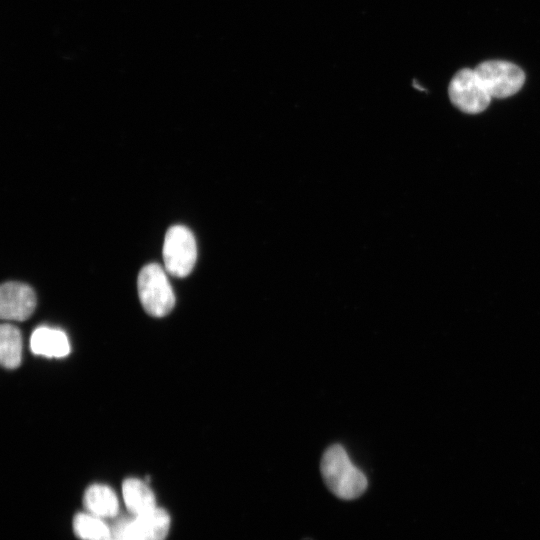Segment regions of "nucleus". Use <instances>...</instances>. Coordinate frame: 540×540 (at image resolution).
Instances as JSON below:
<instances>
[{"instance_id":"obj_6","label":"nucleus","mask_w":540,"mask_h":540,"mask_svg":"<svg viewBox=\"0 0 540 540\" xmlns=\"http://www.w3.org/2000/svg\"><path fill=\"white\" fill-rule=\"evenodd\" d=\"M448 94L451 102L462 112L477 114L484 111L491 96L483 86L475 70L464 68L452 77Z\"/></svg>"},{"instance_id":"obj_5","label":"nucleus","mask_w":540,"mask_h":540,"mask_svg":"<svg viewBox=\"0 0 540 540\" xmlns=\"http://www.w3.org/2000/svg\"><path fill=\"white\" fill-rule=\"evenodd\" d=\"M474 70L491 98L512 96L525 81V74L520 67L503 60L482 62Z\"/></svg>"},{"instance_id":"obj_9","label":"nucleus","mask_w":540,"mask_h":540,"mask_svg":"<svg viewBox=\"0 0 540 540\" xmlns=\"http://www.w3.org/2000/svg\"><path fill=\"white\" fill-rule=\"evenodd\" d=\"M83 504L88 513L102 519L113 518L119 511L117 495L104 484L89 486L84 493Z\"/></svg>"},{"instance_id":"obj_13","label":"nucleus","mask_w":540,"mask_h":540,"mask_svg":"<svg viewBox=\"0 0 540 540\" xmlns=\"http://www.w3.org/2000/svg\"><path fill=\"white\" fill-rule=\"evenodd\" d=\"M105 540H114L112 537L108 538V539H105Z\"/></svg>"},{"instance_id":"obj_12","label":"nucleus","mask_w":540,"mask_h":540,"mask_svg":"<svg viewBox=\"0 0 540 540\" xmlns=\"http://www.w3.org/2000/svg\"><path fill=\"white\" fill-rule=\"evenodd\" d=\"M73 531L81 540H105L111 537L110 527L90 513H78L73 518Z\"/></svg>"},{"instance_id":"obj_10","label":"nucleus","mask_w":540,"mask_h":540,"mask_svg":"<svg viewBox=\"0 0 540 540\" xmlns=\"http://www.w3.org/2000/svg\"><path fill=\"white\" fill-rule=\"evenodd\" d=\"M122 493L125 505L133 515L144 514L157 507L153 491L140 479H125L122 484Z\"/></svg>"},{"instance_id":"obj_3","label":"nucleus","mask_w":540,"mask_h":540,"mask_svg":"<svg viewBox=\"0 0 540 540\" xmlns=\"http://www.w3.org/2000/svg\"><path fill=\"white\" fill-rule=\"evenodd\" d=\"M162 253L169 274L179 278L187 276L197 259L194 235L185 226H171L166 232Z\"/></svg>"},{"instance_id":"obj_4","label":"nucleus","mask_w":540,"mask_h":540,"mask_svg":"<svg viewBox=\"0 0 540 540\" xmlns=\"http://www.w3.org/2000/svg\"><path fill=\"white\" fill-rule=\"evenodd\" d=\"M170 515L160 507L133 515L115 524L111 530L114 540H165L170 528Z\"/></svg>"},{"instance_id":"obj_1","label":"nucleus","mask_w":540,"mask_h":540,"mask_svg":"<svg viewBox=\"0 0 540 540\" xmlns=\"http://www.w3.org/2000/svg\"><path fill=\"white\" fill-rule=\"evenodd\" d=\"M320 468L328 489L341 499H355L366 490V476L351 462L345 449L338 444L330 446L325 451Z\"/></svg>"},{"instance_id":"obj_11","label":"nucleus","mask_w":540,"mask_h":540,"mask_svg":"<svg viewBox=\"0 0 540 540\" xmlns=\"http://www.w3.org/2000/svg\"><path fill=\"white\" fill-rule=\"evenodd\" d=\"M22 359V337L19 329L11 324L0 327V361L7 369L17 368Z\"/></svg>"},{"instance_id":"obj_2","label":"nucleus","mask_w":540,"mask_h":540,"mask_svg":"<svg viewBox=\"0 0 540 540\" xmlns=\"http://www.w3.org/2000/svg\"><path fill=\"white\" fill-rule=\"evenodd\" d=\"M137 289L143 308L154 317L166 316L175 305L172 287L157 263L147 264L140 270Z\"/></svg>"},{"instance_id":"obj_8","label":"nucleus","mask_w":540,"mask_h":540,"mask_svg":"<svg viewBox=\"0 0 540 540\" xmlns=\"http://www.w3.org/2000/svg\"><path fill=\"white\" fill-rule=\"evenodd\" d=\"M30 349L35 355L62 358L70 353V343L64 331L39 326L31 334Z\"/></svg>"},{"instance_id":"obj_7","label":"nucleus","mask_w":540,"mask_h":540,"mask_svg":"<svg viewBox=\"0 0 540 540\" xmlns=\"http://www.w3.org/2000/svg\"><path fill=\"white\" fill-rule=\"evenodd\" d=\"M36 306L34 290L21 282H6L0 288V316L6 320L23 321Z\"/></svg>"}]
</instances>
